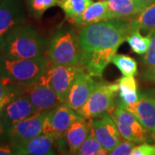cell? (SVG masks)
Wrapping results in <instances>:
<instances>
[{"instance_id": "obj_1", "label": "cell", "mask_w": 155, "mask_h": 155, "mask_svg": "<svg viewBox=\"0 0 155 155\" xmlns=\"http://www.w3.org/2000/svg\"><path fill=\"white\" fill-rule=\"evenodd\" d=\"M131 19L114 18L84 26L78 34L82 51L118 48L130 33Z\"/></svg>"}, {"instance_id": "obj_2", "label": "cell", "mask_w": 155, "mask_h": 155, "mask_svg": "<svg viewBox=\"0 0 155 155\" xmlns=\"http://www.w3.org/2000/svg\"><path fill=\"white\" fill-rule=\"evenodd\" d=\"M49 67L44 56L33 59H11L0 54V81L21 88L38 81Z\"/></svg>"}, {"instance_id": "obj_3", "label": "cell", "mask_w": 155, "mask_h": 155, "mask_svg": "<svg viewBox=\"0 0 155 155\" xmlns=\"http://www.w3.org/2000/svg\"><path fill=\"white\" fill-rule=\"evenodd\" d=\"M45 49L46 41L38 30L24 23L9 34L0 54L11 59H33L42 56Z\"/></svg>"}, {"instance_id": "obj_4", "label": "cell", "mask_w": 155, "mask_h": 155, "mask_svg": "<svg viewBox=\"0 0 155 155\" xmlns=\"http://www.w3.org/2000/svg\"><path fill=\"white\" fill-rule=\"evenodd\" d=\"M82 53L73 28L62 25L56 29L48 46V57L52 64L80 66Z\"/></svg>"}, {"instance_id": "obj_5", "label": "cell", "mask_w": 155, "mask_h": 155, "mask_svg": "<svg viewBox=\"0 0 155 155\" xmlns=\"http://www.w3.org/2000/svg\"><path fill=\"white\" fill-rule=\"evenodd\" d=\"M118 84L98 80L97 87L90 96L87 102L76 111L84 119L91 120L103 114L110 113L116 105Z\"/></svg>"}, {"instance_id": "obj_6", "label": "cell", "mask_w": 155, "mask_h": 155, "mask_svg": "<svg viewBox=\"0 0 155 155\" xmlns=\"http://www.w3.org/2000/svg\"><path fill=\"white\" fill-rule=\"evenodd\" d=\"M110 114L122 139L136 144L147 142L152 137L139 122L136 116L123 108L118 102Z\"/></svg>"}, {"instance_id": "obj_7", "label": "cell", "mask_w": 155, "mask_h": 155, "mask_svg": "<svg viewBox=\"0 0 155 155\" xmlns=\"http://www.w3.org/2000/svg\"><path fill=\"white\" fill-rule=\"evenodd\" d=\"M84 72L80 66H59L52 65L41 77V79L48 84L65 103L72 84L80 72Z\"/></svg>"}, {"instance_id": "obj_8", "label": "cell", "mask_w": 155, "mask_h": 155, "mask_svg": "<svg viewBox=\"0 0 155 155\" xmlns=\"http://www.w3.org/2000/svg\"><path fill=\"white\" fill-rule=\"evenodd\" d=\"M27 21L23 0L0 1V49L11 31Z\"/></svg>"}, {"instance_id": "obj_9", "label": "cell", "mask_w": 155, "mask_h": 155, "mask_svg": "<svg viewBox=\"0 0 155 155\" xmlns=\"http://www.w3.org/2000/svg\"><path fill=\"white\" fill-rule=\"evenodd\" d=\"M48 111H39L8 128L6 138L11 146L20 144L41 134Z\"/></svg>"}, {"instance_id": "obj_10", "label": "cell", "mask_w": 155, "mask_h": 155, "mask_svg": "<svg viewBox=\"0 0 155 155\" xmlns=\"http://www.w3.org/2000/svg\"><path fill=\"white\" fill-rule=\"evenodd\" d=\"M79 116L76 111L69 108L66 104H61L48 111L46 117L42 134L53 136L56 141L62 140L68 127Z\"/></svg>"}, {"instance_id": "obj_11", "label": "cell", "mask_w": 155, "mask_h": 155, "mask_svg": "<svg viewBox=\"0 0 155 155\" xmlns=\"http://www.w3.org/2000/svg\"><path fill=\"white\" fill-rule=\"evenodd\" d=\"M91 131L101 147L109 151L114 149L122 140L110 113L91 119Z\"/></svg>"}, {"instance_id": "obj_12", "label": "cell", "mask_w": 155, "mask_h": 155, "mask_svg": "<svg viewBox=\"0 0 155 155\" xmlns=\"http://www.w3.org/2000/svg\"><path fill=\"white\" fill-rule=\"evenodd\" d=\"M22 91L28 96V99L38 111L51 110L64 104L55 91L41 78L33 84L22 88Z\"/></svg>"}, {"instance_id": "obj_13", "label": "cell", "mask_w": 155, "mask_h": 155, "mask_svg": "<svg viewBox=\"0 0 155 155\" xmlns=\"http://www.w3.org/2000/svg\"><path fill=\"white\" fill-rule=\"evenodd\" d=\"M97 83L98 80L89 75L87 72H80L72 84L64 104L74 111H77L87 102Z\"/></svg>"}, {"instance_id": "obj_14", "label": "cell", "mask_w": 155, "mask_h": 155, "mask_svg": "<svg viewBox=\"0 0 155 155\" xmlns=\"http://www.w3.org/2000/svg\"><path fill=\"white\" fill-rule=\"evenodd\" d=\"M37 112L39 111L34 107L28 96L21 91L20 94L3 109L0 117L8 130L15 123L33 116Z\"/></svg>"}, {"instance_id": "obj_15", "label": "cell", "mask_w": 155, "mask_h": 155, "mask_svg": "<svg viewBox=\"0 0 155 155\" xmlns=\"http://www.w3.org/2000/svg\"><path fill=\"white\" fill-rule=\"evenodd\" d=\"M121 105L126 110L133 113L141 125L153 138L155 136V97L149 95L147 92L141 94V97L138 102L132 104Z\"/></svg>"}, {"instance_id": "obj_16", "label": "cell", "mask_w": 155, "mask_h": 155, "mask_svg": "<svg viewBox=\"0 0 155 155\" xmlns=\"http://www.w3.org/2000/svg\"><path fill=\"white\" fill-rule=\"evenodd\" d=\"M118 48H107V49L93 50L90 52L83 51L80 67L84 72L93 78H101L103 72L107 66L112 61L113 57L116 54Z\"/></svg>"}, {"instance_id": "obj_17", "label": "cell", "mask_w": 155, "mask_h": 155, "mask_svg": "<svg viewBox=\"0 0 155 155\" xmlns=\"http://www.w3.org/2000/svg\"><path fill=\"white\" fill-rule=\"evenodd\" d=\"M91 131V119L87 120L79 117L72 122L65 134L61 152L64 155L73 153L83 144Z\"/></svg>"}, {"instance_id": "obj_18", "label": "cell", "mask_w": 155, "mask_h": 155, "mask_svg": "<svg viewBox=\"0 0 155 155\" xmlns=\"http://www.w3.org/2000/svg\"><path fill=\"white\" fill-rule=\"evenodd\" d=\"M11 147L17 155H56L57 149L55 140L46 134Z\"/></svg>"}, {"instance_id": "obj_19", "label": "cell", "mask_w": 155, "mask_h": 155, "mask_svg": "<svg viewBox=\"0 0 155 155\" xmlns=\"http://www.w3.org/2000/svg\"><path fill=\"white\" fill-rule=\"evenodd\" d=\"M107 18L133 19L144 11L145 8L139 0H107Z\"/></svg>"}, {"instance_id": "obj_20", "label": "cell", "mask_w": 155, "mask_h": 155, "mask_svg": "<svg viewBox=\"0 0 155 155\" xmlns=\"http://www.w3.org/2000/svg\"><path fill=\"white\" fill-rule=\"evenodd\" d=\"M107 0H101L92 3L81 16L72 21L78 27H84L93 23L108 20Z\"/></svg>"}, {"instance_id": "obj_21", "label": "cell", "mask_w": 155, "mask_h": 155, "mask_svg": "<svg viewBox=\"0 0 155 155\" xmlns=\"http://www.w3.org/2000/svg\"><path fill=\"white\" fill-rule=\"evenodd\" d=\"M116 83L118 84V96L122 104H132L141 97L139 93L138 84L134 76H125L120 78Z\"/></svg>"}, {"instance_id": "obj_22", "label": "cell", "mask_w": 155, "mask_h": 155, "mask_svg": "<svg viewBox=\"0 0 155 155\" xmlns=\"http://www.w3.org/2000/svg\"><path fill=\"white\" fill-rule=\"evenodd\" d=\"M155 29V3L147 7L136 17L131 19L130 33L134 31L148 32ZM129 33V34H130Z\"/></svg>"}, {"instance_id": "obj_23", "label": "cell", "mask_w": 155, "mask_h": 155, "mask_svg": "<svg viewBox=\"0 0 155 155\" xmlns=\"http://www.w3.org/2000/svg\"><path fill=\"white\" fill-rule=\"evenodd\" d=\"M92 3L93 0H60L59 6L67 19L73 21L81 16Z\"/></svg>"}, {"instance_id": "obj_24", "label": "cell", "mask_w": 155, "mask_h": 155, "mask_svg": "<svg viewBox=\"0 0 155 155\" xmlns=\"http://www.w3.org/2000/svg\"><path fill=\"white\" fill-rule=\"evenodd\" d=\"M112 63L119 69L122 75L134 76L138 72V65L136 61L126 54H116L112 59Z\"/></svg>"}, {"instance_id": "obj_25", "label": "cell", "mask_w": 155, "mask_h": 155, "mask_svg": "<svg viewBox=\"0 0 155 155\" xmlns=\"http://www.w3.org/2000/svg\"><path fill=\"white\" fill-rule=\"evenodd\" d=\"M126 41L134 53L137 54H145L149 48L151 40L148 35L143 36L140 34V31L137 30L129 34Z\"/></svg>"}, {"instance_id": "obj_26", "label": "cell", "mask_w": 155, "mask_h": 155, "mask_svg": "<svg viewBox=\"0 0 155 155\" xmlns=\"http://www.w3.org/2000/svg\"><path fill=\"white\" fill-rule=\"evenodd\" d=\"M28 12L35 18H41L50 8L60 4V0H25Z\"/></svg>"}, {"instance_id": "obj_27", "label": "cell", "mask_w": 155, "mask_h": 155, "mask_svg": "<svg viewBox=\"0 0 155 155\" xmlns=\"http://www.w3.org/2000/svg\"><path fill=\"white\" fill-rule=\"evenodd\" d=\"M22 88L13 84H6L0 81V113L11 101L20 94Z\"/></svg>"}, {"instance_id": "obj_28", "label": "cell", "mask_w": 155, "mask_h": 155, "mask_svg": "<svg viewBox=\"0 0 155 155\" xmlns=\"http://www.w3.org/2000/svg\"><path fill=\"white\" fill-rule=\"evenodd\" d=\"M101 147V145L95 138L92 131H91L88 137L84 141L83 144L78 147V149L73 153L68 155H97Z\"/></svg>"}, {"instance_id": "obj_29", "label": "cell", "mask_w": 155, "mask_h": 155, "mask_svg": "<svg viewBox=\"0 0 155 155\" xmlns=\"http://www.w3.org/2000/svg\"><path fill=\"white\" fill-rule=\"evenodd\" d=\"M147 35L151 41L147 52L142 57V63L147 68H150L155 67V29L150 31Z\"/></svg>"}, {"instance_id": "obj_30", "label": "cell", "mask_w": 155, "mask_h": 155, "mask_svg": "<svg viewBox=\"0 0 155 155\" xmlns=\"http://www.w3.org/2000/svg\"><path fill=\"white\" fill-rule=\"evenodd\" d=\"M135 147V143L122 139V141L114 149L110 152L109 155H131V152Z\"/></svg>"}, {"instance_id": "obj_31", "label": "cell", "mask_w": 155, "mask_h": 155, "mask_svg": "<svg viewBox=\"0 0 155 155\" xmlns=\"http://www.w3.org/2000/svg\"><path fill=\"white\" fill-rule=\"evenodd\" d=\"M131 155H155V144L147 142L140 143L134 147Z\"/></svg>"}, {"instance_id": "obj_32", "label": "cell", "mask_w": 155, "mask_h": 155, "mask_svg": "<svg viewBox=\"0 0 155 155\" xmlns=\"http://www.w3.org/2000/svg\"><path fill=\"white\" fill-rule=\"evenodd\" d=\"M143 79L155 83V67L147 68L142 74Z\"/></svg>"}, {"instance_id": "obj_33", "label": "cell", "mask_w": 155, "mask_h": 155, "mask_svg": "<svg viewBox=\"0 0 155 155\" xmlns=\"http://www.w3.org/2000/svg\"><path fill=\"white\" fill-rule=\"evenodd\" d=\"M0 155H17L14 149L12 148L11 145L1 144L0 145Z\"/></svg>"}, {"instance_id": "obj_34", "label": "cell", "mask_w": 155, "mask_h": 155, "mask_svg": "<svg viewBox=\"0 0 155 155\" xmlns=\"http://www.w3.org/2000/svg\"><path fill=\"white\" fill-rule=\"evenodd\" d=\"M6 134H7V129L5 125L0 117V139L6 138Z\"/></svg>"}, {"instance_id": "obj_35", "label": "cell", "mask_w": 155, "mask_h": 155, "mask_svg": "<svg viewBox=\"0 0 155 155\" xmlns=\"http://www.w3.org/2000/svg\"><path fill=\"white\" fill-rule=\"evenodd\" d=\"M140 1V3L143 5L145 9L147 8V7H148L151 5H153V4H154L155 3V0H139Z\"/></svg>"}, {"instance_id": "obj_36", "label": "cell", "mask_w": 155, "mask_h": 155, "mask_svg": "<svg viewBox=\"0 0 155 155\" xmlns=\"http://www.w3.org/2000/svg\"><path fill=\"white\" fill-rule=\"evenodd\" d=\"M147 93L151 96H153V97H155V88L154 89H152V90H150L147 91Z\"/></svg>"}, {"instance_id": "obj_37", "label": "cell", "mask_w": 155, "mask_h": 155, "mask_svg": "<svg viewBox=\"0 0 155 155\" xmlns=\"http://www.w3.org/2000/svg\"><path fill=\"white\" fill-rule=\"evenodd\" d=\"M153 140H154V141H155V136H154V137H153Z\"/></svg>"}, {"instance_id": "obj_38", "label": "cell", "mask_w": 155, "mask_h": 155, "mask_svg": "<svg viewBox=\"0 0 155 155\" xmlns=\"http://www.w3.org/2000/svg\"><path fill=\"white\" fill-rule=\"evenodd\" d=\"M0 1H1V0H0Z\"/></svg>"}]
</instances>
